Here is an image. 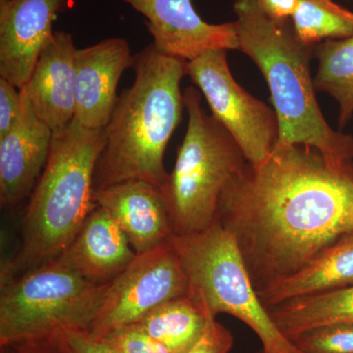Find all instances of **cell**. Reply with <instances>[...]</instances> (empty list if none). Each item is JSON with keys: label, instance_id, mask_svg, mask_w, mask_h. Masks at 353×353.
Instances as JSON below:
<instances>
[{"label": "cell", "instance_id": "6da1fadb", "mask_svg": "<svg viewBox=\"0 0 353 353\" xmlns=\"http://www.w3.org/2000/svg\"><path fill=\"white\" fill-rule=\"evenodd\" d=\"M216 221L236 239L259 296L353 236V162L303 145L275 150L230 182Z\"/></svg>", "mask_w": 353, "mask_h": 353}, {"label": "cell", "instance_id": "7a4b0ae2", "mask_svg": "<svg viewBox=\"0 0 353 353\" xmlns=\"http://www.w3.org/2000/svg\"><path fill=\"white\" fill-rule=\"evenodd\" d=\"M187 61L160 52L153 44L134 55V81L118 97L105 143L95 169L94 189L141 180L163 189L164 154L181 120L180 83Z\"/></svg>", "mask_w": 353, "mask_h": 353}, {"label": "cell", "instance_id": "3957f363", "mask_svg": "<svg viewBox=\"0 0 353 353\" xmlns=\"http://www.w3.org/2000/svg\"><path fill=\"white\" fill-rule=\"evenodd\" d=\"M234 11L239 50L256 64L270 90L279 123L275 150L307 145L333 163H352L353 137L330 126L316 99L310 74L315 46L297 38L290 19H272L255 0H236Z\"/></svg>", "mask_w": 353, "mask_h": 353}, {"label": "cell", "instance_id": "277c9868", "mask_svg": "<svg viewBox=\"0 0 353 353\" xmlns=\"http://www.w3.org/2000/svg\"><path fill=\"white\" fill-rule=\"evenodd\" d=\"M104 143V129H88L76 119L53 132L21 225L20 248L2 265L0 284L57 259L75 238L95 206L94 173Z\"/></svg>", "mask_w": 353, "mask_h": 353}, {"label": "cell", "instance_id": "5b68a950", "mask_svg": "<svg viewBox=\"0 0 353 353\" xmlns=\"http://www.w3.org/2000/svg\"><path fill=\"white\" fill-rule=\"evenodd\" d=\"M183 95L187 132L162 189L175 236L212 226L223 192L248 163L233 137L202 108L201 92L189 87Z\"/></svg>", "mask_w": 353, "mask_h": 353}, {"label": "cell", "instance_id": "8992f818", "mask_svg": "<svg viewBox=\"0 0 353 353\" xmlns=\"http://www.w3.org/2000/svg\"><path fill=\"white\" fill-rule=\"evenodd\" d=\"M108 284L90 282L60 256L0 284V347L88 331Z\"/></svg>", "mask_w": 353, "mask_h": 353}, {"label": "cell", "instance_id": "52a82bcc", "mask_svg": "<svg viewBox=\"0 0 353 353\" xmlns=\"http://www.w3.org/2000/svg\"><path fill=\"white\" fill-rule=\"evenodd\" d=\"M189 282V296L209 317L221 313L245 323L269 353H299L260 301L233 234L218 221L201 233L170 240Z\"/></svg>", "mask_w": 353, "mask_h": 353}, {"label": "cell", "instance_id": "ba28073f", "mask_svg": "<svg viewBox=\"0 0 353 353\" xmlns=\"http://www.w3.org/2000/svg\"><path fill=\"white\" fill-rule=\"evenodd\" d=\"M227 51L211 50L188 61L185 74L201 90L211 115L238 143L248 163L257 166L268 159L277 145V114L236 82Z\"/></svg>", "mask_w": 353, "mask_h": 353}, {"label": "cell", "instance_id": "9c48e42d", "mask_svg": "<svg viewBox=\"0 0 353 353\" xmlns=\"http://www.w3.org/2000/svg\"><path fill=\"white\" fill-rule=\"evenodd\" d=\"M189 294V282L170 241L137 255L109 283L103 303L88 333L103 338L114 330L136 324L153 309Z\"/></svg>", "mask_w": 353, "mask_h": 353}, {"label": "cell", "instance_id": "30bf717a", "mask_svg": "<svg viewBox=\"0 0 353 353\" xmlns=\"http://www.w3.org/2000/svg\"><path fill=\"white\" fill-rule=\"evenodd\" d=\"M145 16L153 46L169 57L192 61L211 50H239L236 23L209 24L192 0H121Z\"/></svg>", "mask_w": 353, "mask_h": 353}, {"label": "cell", "instance_id": "8fae6325", "mask_svg": "<svg viewBox=\"0 0 353 353\" xmlns=\"http://www.w3.org/2000/svg\"><path fill=\"white\" fill-rule=\"evenodd\" d=\"M75 0H8L0 6V78L22 88L52 39L53 23Z\"/></svg>", "mask_w": 353, "mask_h": 353}, {"label": "cell", "instance_id": "7c38bea8", "mask_svg": "<svg viewBox=\"0 0 353 353\" xmlns=\"http://www.w3.org/2000/svg\"><path fill=\"white\" fill-rule=\"evenodd\" d=\"M134 55L126 39L111 38L77 50L76 115L83 127L104 129L117 102V87Z\"/></svg>", "mask_w": 353, "mask_h": 353}, {"label": "cell", "instance_id": "4fadbf2b", "mask_svg": "<svg viewBox=\"0 0 353 353\" xmlns=\"http://www.w3.org/2000/svg\"><path fill=\"white\" fill-rule=\"evenodd\" d=\"M21 97L19 119L0 138V203L6 210H14L31 196L48 162L53 138L52 130L32 111L24 95Z\"/></svg>", "mask_w": 353, "mask_h": 353}, {"label": "cell", "instance_id": "5bb4252c", "mask_svg": "<svg viewBox=\"0 0 353 353\" xmlns=\"http://www.w3.org/2000/svg\"><path fill=\"white\" fill-rule=\"evenodd\" d=\"M94 197L95 204L119 225L138 255L175 236L163 192L153 183L124 181L95 190Z\"/></svg>", "mask_w": 353, "mask_h": 353}, {"label": "cell", "instance_id": "9a60e30c", "mask_svg": "<svg viewBox=\"0 0 353 353\" xmlns=\"http://www.w3.org/2000/svg\"><path fill=\"white\" fill-rule=\"evenodd\" d=\"M77 50L71 34L55 32L20 90L32 111L53 132L75 119Z\"/></svg>", "mask_w": 353, "mask_h": 353}, {"label": "cell", "instance_id": "2e32d148", "mask_svg": "<svg viewBox=\"0 0 353 353\" xmlns=\"http://www.w3.org/2000/svg\"><path fill=\"white\" fill-rule=\"evenodd\" d=\"M137 255L119 225L105 209L95 204L59 256L87 280L103 285L126 270Z\"/></svg>", "mask_w": 353, "mask_h": 353}, {"label": "cell", "instance_id": "e0dca14e", "mask_svg": "<svg viewBox=\"0 0 353 353\" xmlns=\"http://www.w3.org/2000/svg\"><path fill=\"white\" fill-rule=\"evenodd\" d=\"M353 285V236L332 246L303 270L260 294L265 308Z\"/></svg>", "mask_w": 353, "mask_h": 353}, {"label": "cell", "instance_id": "ac0fdd59", "mask_svg": "<svg viewBox=\"0 0 353 353\" xmlns=\"http://www.w3.org/2000/svg\"><path fill=\"white\" fill-rule=\"evenodd\" d=\"M285 338L324 325L353 321V285L266 308Z\"/></svg>", "mask_w": 353, "mask_h": 353}, {"label": "cell", "instance_id": "d6986e66", "mask_svg": "<svg viewBox=\"0 0 353 353\" xmlns=\"http://www.w3.org/2000/svg\"><path fill=\"white\" fill-rule=\"evenodd\" d=\"M208 319L201 304L188 294L153 309L136 325L172 353H188L201 338Z\"/></svg>", "mask_w": 353, "mask_h": 353}, {"label": "cell", "instance_id": "ffe728a7", "mask_svg": "<svg viewBox=\"0 0 353 353\" xmlns=\"http://www.w3.org/2000/svg\"><path fill=\"white\" fill-rule=\"evenodd\" d=\"M318 68L316 90L327 92L340 106V127L353 116V37L323 41L315 46Z\"/></svg>", "mask_w": 353, "mask_h": 353}, {"label": "cell", "instance_id": "44dd1931", "mask_svg": "<svg viewBox=\"0 0 353 353\" xmlns=\"http://www.w3.org/2000/svg\"><path fill=\"white\" fill-rule=\"evenodd\" d=\"M297 38L307 46L353 37V12L333 0H297L292 14Z\"/></svg>", "mask_w": 353, "mask_h": 353}, {"label": "cell", "instance_id": "7402d4cb", "mask_svg": "<svg viewBox=\"0 0 353 353\" xmlns=\"http://www.w3.org/2000/svg\"><path fill=\"white\" fill-rule=\"evenodd\" d=\"M288 340L299 353H353V321L324 325Z\"/></svg>", "mask_w": 353, "mask_h": 353}, {"label": "cell", "instance_id": "603a6c76", "mask_svg": "<svg viewBox=\"0 0 353 353\" xmlns=\"http://www.w3.org/2000/svg\"><path fill=\"white\" fill-rule=\"evenodd\" d=\"M101 340L118 353H172L136 324L114 330Z\"/></svg>", "mask_w": 353, "mask_h": 353}, {"label": "cell", "instance_id": "cb8c5ba5", "mask_svg": "<svg viewBox=\"0 0 353 353\" xmlns=\"http://www.w3.org/2000/svg\"><path fill=\"white\" fill-rule=\"evenodd\" d=\"M66 353H118L101 339L85 330H63L53 334Z\"/></svg>", "mask_w": 353, "mask_h": 353}, {"label": "cell", "instance_id": "d4e9b609", "mask_svg": "<svg viewBox=\"0 0 353 353\" xmlns=\"http://www.w3.org/2000/svg\"><path fill=\"white\" fill-rule=\"evenodd\" d=\"M234 345V336L227 328L209 317L205 330L196 345L188 353H229Z\"/></svg>", "mask_w": 353, "mask_h": 353}, {"label": "cell", "instance_id": "484cf974", "mask_svg": "<svg viewBox=\"0 0 353 353\" xmlns=\"http://www.w3.org/2000/svg\"><path fill=\"white\" fill-rule=\"evenodd\" d=\"M22 111L20 90L13 83L0 78V138L12 129Z\"/></svg>", "mask_w": 353, "mask_h": 353}, {"label": "cell", "instance_id": "4316f807", "mask_svg": "<svg viewBox=\"0 0 353 353\" xmlns=\"http://www.w3.org/2000/svg\"><path fill=\"white\" fill-rule=\"evenodd\" d=\"M6 348L10 353H66L53 336L43 340L16 343Z\"/></svg>", "mask_w": 353, "mask_h": 353}, {"label": "cell", "instance_id": "83f0119b", "mask_svg": "<svg viewBox=\"0 0 353 353\" xmlns=\"http://www.w3.org/2000/svg\"><path fill=\"white\" fill-rule=\"evenodd\" d=\"M259 8L272 19L290 20L296 11L297 0H255Z\"/></svg>", "mask_w": 353, "mask_h": 353}, {"label": "cell", "instance_id": "f1b7e54d", "mask_svg": "<svg viewBox=\"0 0 353 353\" xmlns=\"http://www.w3.org/2000/svg\"><path fill=\"white\" fill-rule=\"evenodd\" d=\"M1 353H10L6 347H1Z\"/></svg>", "mask_w": 353, "mask_h": 353}, {"label": "cell", "instance_id": "f546056e", "mask_svg": "<svg viewBox=\"0 0 353 353\" xmlns=\"http://www.w3.org/2000/svg\"><path fill=\"white\" fill-rule=\"evenodd\" d=\"M7 1H8V0H0V6H2V4L6 3Z\"/></svg>", "mask_w": 353, "mask_h": 353}, {"label": "cell", "instance_id": "4dcf8cb0", "mask_svg": "<svg viewBox=\"0 0 353 353\" xmlns=\"http://www.w3.org/2000/svg\"><path fill=\"white\" fill-rule=\"evenodd\" d=\"M256 353H269V352H267L266 350H260V352H256Z\"/></svg>", "mask_w": 353, "mask_h": 353}]
</instances>
